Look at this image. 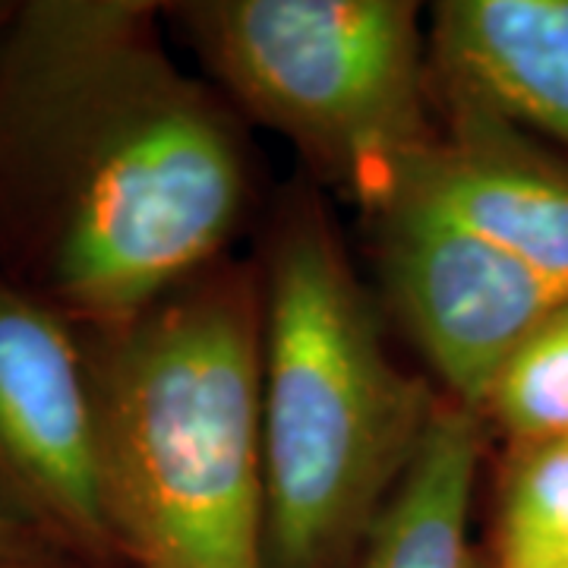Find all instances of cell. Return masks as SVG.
<instances>
[{"label": "cell", "instance_id": "13", "mask_svg": "<svg viewBox=\"0 0 568 568\" xmlns=\"http://www.w3.org/2000/svg\"><path fill=\"white\" fill-rule=\"evenodd\" d=\"M10 13H13V3H0V29H3V22L10 20Z\"/></svg>", "mask_w": 568, "mask_h": 568}, {"label": "cell", "instance_id": "2", "mask_svg": "<svg viewBox=\"0 0 568 568\" xmlns=\"http://www.w3.org/2000/svg\"><path fill=\"white\" fill-rule=\"evenodd\" d=\"M80 332L123 562L268 568L263 284L209 265L133 320Z\"/></svg>", "mask_w": 568, "mask_h": 568}, {"label": "cell", "instance_id": "4", "mask_svg": "<svg viewBox=\"0 0 568 568\" xmlns=\"http://www.w3.org/2000/svg\"><path fill=\"white\" fill-rule=\"evenodd\" d=\"M164 17L231 102L294 142L366 215L436 136L417 3L196 0Z\"/></svg>", "mask_w": 568, "mask_h": 568}, {"label": "cell", "instance_id": "1", "mask_svg": "<svg viewBox=\"0 0 568 568\" xmlns=\"http://www.w3.org/2000/svg\"><path fill=\"white\" fill-rule=\"evenodd\" d=\"M145 0H29L0 29V278L80 328L215 265L246 145Z\"/></svg>", "mask_w": 568, "mask_h": 568}, {"label": "cell", "instance_id": "5", "mask_svg": "<svg viewBox=\"0 0 568 568\" xmlns=\"http://www.w3.org/2000/svg\"><path fill=\"white\" fill-rule=\"evenodd\" d=\"M0 503L82 566L123 562L80 325L3 278Z\"/></svg>", "mask_w": 568, "mask_h": 568}, {"label": "cell", "instance_id": "12", "mask_svg": "<svg viewBox=\"0 0 568 568\" xmlns=\"http://www.w3.org/2000/svg\"><path fill=\"white\" fill-rule=\"evenodd\" d=\"M0 568H89L29 525L20 511L0 503Z\"/></svg>", "mask_w": 568, "mask_h": 568}, {"label": "cell", "instance_id": "8", "mask_svg": "<svg viewBox=\"0 0 568 568\" xmlns=\"http://www.w3.org/2000/svg\"><path fill=\"white\" fill-rule=\"evenodd\" d=\"M433 89L568 145V0H446L429 29Z\"/></svg>", "mask_w": 568, "mask_h": 568}, {"label": "cell", "instance_id": "11", "mask_svg": "<svg viewBox=\"0 0 568 568\" xmlns=\"http://www.w3.org/2000/svg\"><path fill=\"white\" fill-rule=\"evenodd\" d=\"M484 417L515 446L568 436V301L508 361Z\"/></svg>", "mask_w": 568, "mask_h": 568}, {"label": "cell", "instance_id": "9", "mask_svg": "<svg viewBox=\"0 0 568 568\" xmlns=\"http://www.w3.org/2000/svg\"><path fill=\"white\" fill-rule=\"evenodd\" d=\"M480 417L439 402L414 462L357 547V568H470Z\"/></svg>", "mask_w": 568, "mask_h": 568}, {"label": "cell", "instance_id": "7", "mask_svg": "<svg viewBox=\"0 0 568 568\" xmlns=\"http://www.w3.org/2000/svg\"><path fill=\"white\" fill-rule=\"evenodd\" d=\"M436 136L383 205L433 212L568 291L566 171L544 162L487 108L446 92H436Z\"/></svg>", "mask_w": 568, "mask_h": 568}, {"label": "cell", "instance_id": "6", "mask_svg": "<svg viewBox=\"0 0 568 568\" xmlns=\"http://www.w3.org/2000/svg\"><path fill=\"white\" fill-rule=\"evenodd\" d=\"M369 219L398 323L443 379L448 402L484 417L508 361L568 291L417 205L388 203Z\"/></svg>", "mask_w": 568, "mask_h": 568}, {"label": "cell", "instance_id": "3", "mask_svg": "<svg viewBox=\"0 0 568 568\" xmlns=\"http://www.w3.org/2000/svg\"><path fill=\"white\" fill-rule=\"evenodd\" d=\"M439 402L392 361L323 205L297 196L263 275L265 566L357 552Z\"/></svg>", "mask_w": 568, "mask_h": 568}, {"label": "cell", "instance_id": "10", "mask_svg": "<svg viewBox=\"0 0 568 568\" xmlns=\"http://www.w3.org/2000/svg\"><path fill=\"white\" fill-rule=\"evenodd\" d=\"M496 556V568H568V436L515 446Z\"/></svg>", "mask_w": 568, "mask_h": 568}]
</instances>
